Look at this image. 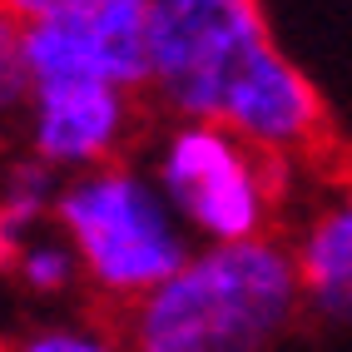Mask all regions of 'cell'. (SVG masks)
I'll list each match as a JSON object with an SVG mask.
<instances>
[{"label":"cell","mask_w":352,"mask_h":352,"mask_svg":"<svg viewBox=\"0 0 352 352\" xmlns=\"http://www.w3.org/2000/svg\"><path fill=\"white\" fill-rule=\"evenodd\" d=\"M302 308L283 233L199 243L184 263L124 308L129 352H273Z\"/></svg>","instance_id":"6da1fadb"},{"label":"cell","mask_w":352,"mask_h":352,"mask_svg":"<svg viewBox=\"0 0 352 352\" xmlns=\"http://www.w3.org/2000/svg\"><path fill=\"white\" fill-rule=\"evenodd\" d=\"M55 228L75 243L85 293L104 308H129L164 283L199 248L149 164L109 159L65 174L55 199Z\"/></svg>","instance_id":"7a4b0ae2"},{"label":"cell","mask_w":352,"mask_h":352,"mask_svg":"<svg viewBox=\"0 0 352 352\" xmlns=\"http://www.w3.org/2000/svg\"><path fill=\"white\" fill-rule=\"evenodd\" d=\"M149 169L199 243H239L273 233L288 208L293 174L219 120H169Z\"/></svg>","instance_id":"3957f363"},{"label":"cell","mask_w":352,"mask_h":352,"mask_svg":"<svg viewBox=\"0 0 352 352\" xmlns=\"http://www.w3.org/2000/svg\"><path fill=\"white\" fill-rule=\"evenodd\" d=\"M268 45L263 0H149V100L169 120H223Z\"/></svg>","instance_id":"277c9868"},{"label":"cell","mask_w":352,"mask_h":352,"mask_svg":"<svg viewBox=\"0 0 352 352\" xmlns=\"http://www.w3.org/2000/svg\"><path fill=\"white\" fill-rule=\"evenodd\" d=\"M149 0H75L25 20L35 85L104 80L149 100Z\"/></svg>","instance_id":"5b68a950"},{"label":"cell","mask_w":352,"mask_h":352,"mask_svg":"<svg viewBox=\"0 0 352 352\" xmlns=\"http://www.w3.org/2000/svg\"><path fill=\"white\" fill-rule=\"evenodd\" d=\"M139 104L144 95L104 80L35 85L20 120V144L60 174L95 169V164L124 159L129 139L139 134Z\"/></svg>","instance_id":"8992f818"},{"label":"cell","mask_w":352,"mask_h":352,"mask_svg":"<svg viewBox=\"0 0 352 352\" xmlns=\"http://www.w3.org/2000/svg\"><path fill=\"white\" fill-rule=\"evenodd\" d=\"M219 124H228L239 139H248L253 149H263L278 164H302L327 139V109L313 80L278 45H268L243 75V85L233 89Z\"/></svg>","instance_id":"52a82bcc"},{"label":"cell","mask_w":352,"mask_h":352,"mask_svg":"<svg viewBox=\"0 0 352 352\" xmlns=\"http://www.w3.org/2000/svg\"><path fill=\"white\" fill-rule=\"evenodd\" d=\"M302 308L327 327H352V174L322 179L293 228Z\"/></svg>","instance_id":"ba28073f"},{"label":"cell","mask_w":352,"mask_h":352,"mask_svg":"<svg viewBox=\"0 0 352 352\" xmlns=\"http://www.w3.org/2000/svg\"><path fill=\"white\" fill-rule=\"evenodd\" d=\"M60 169L35 159L25 144L20 154L0 159V273L15 263L35 233L55 228V199H60Z\"/></svg>","instance_id":"9c48e42d"},{"label":"cell","mask_w":352,"mask_h":352,"mask_svg":"<svg viewBox=\"0 0 352 352\" xmlns=\"http://www.w3.org/2000/svg\"><path fill=\"white\" fill-rule=\"evenodd\" d=\"M30 298H65L85 288V273H80V258H75V243L65 239L60 228H45L15 253V263L6 268Z\"/></svg>","instance_id":"30bf717a"},{"label":"cell","mask_w":352,"mask_h":352,"mask_svg":"<svg viewBox=\"0 0 352 352\" xmlns=\"http://www.w3.org/2000/svg\"><path fill=\"white\" fill-rule=\"evenodd\" d=\"M30 89H35V75L25 60V15L0 0V144L20 134Z\"/></svg>","instance_id":"8fae6325"},{"label":"cell","mask_w":352,"mask_h":352,"mask_svg":"<svg viewBox=\"0 0 352 352\" xmlns=\"http://www.w3.org/2000/svg\"><path fill=\"white\" fill-rule=\"evenodd\" d=\"M10 352H129L124 327L95 322V318H55L20 338Z\"/></svg>","instance_id":"7c38bea8"},{"label":"cell","mask_w":352,"mask_h":352,"mask_svg":"<svg viewBox=\"0 0 352 352\" xmlns=\"http://www.w3.org/2000/svg\"><path fill=\"white\" fill-rule=\"evenodd\" d=\"M10 10H20L25 20H35V15H50V10H60V6H75V0H6Z\"/></svg>","instance_id":"4fadbf2b"}]
</instances>
